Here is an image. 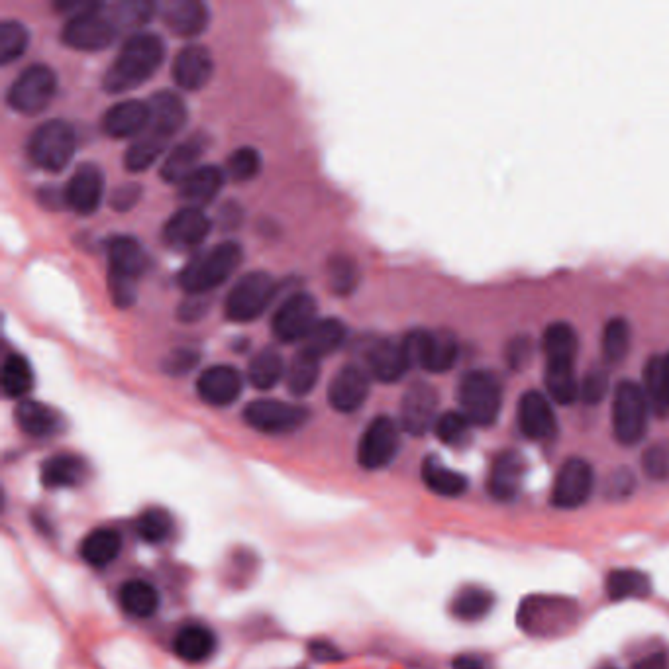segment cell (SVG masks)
<instances>
[{"instance_id": "1f68e13d", "label": "cell", "mask_w": 669, "mask_h": 669, "mask_svg": "<svg viewBox=\"0 0 669 669\" xmlns=\"http://www.w3.org/2000/svg\"><path fill=\"white\" fill-rule=\"evenodd\" d=\"M122 552V536L114 528H97L81 542L79 554L89 566H110Z\"/></svg>"}, {"instance_id": "be15d7a7", "label": "cell", "mask_w": 669, "mask_h": 669, "mask_svg": "<svg viewBox=\"0 0 669 669\" xmlns=\"http://www.w3.org/2000/svg\"><path fill=\"white\" fill-rule=\"evenodd\" d=\"M664 371H666V381H668L669 387V354L668 356H664Z\"/></svg>"}, {"instance_id": "b9f144b4", "label": "cell", "mask_w": 669, "mask_h": 669, "mask_svg": "<svg viewBox=\"0 0 669 669\" xmlns=\"http://www.w3.org/2000/svg\"><path fill=\"white\" fill-rule=\"evenodd\" d=\"M650 409L658 414H668L669 412V387L666 381V371H664V358L654 356L650 358L646 367H644V385H642Z\"/></svg>"}, {"instance_id": "ffe728a7", "label": "cell", "mask_w": 669, "mask_h": 669, "mask_svg": "<svg viewBox=\"0 0 669 669\" xmlns=\"http://www.w3.org/2000/svg\"><path fill=\"white\" fill-rule=\"evenodd\" d=\"M163 24L179 38L201 36L210 22V10L201 0H167L159 6Z\"/></svg>"}, {"instance_id": "603a6c76", "label": "cell", "mask_w": 669, "mask_h": 669, "mask_svg": "<svg viewBox=\"0 0 669 669\" xmlns=\"http://www.w3.org/2000/svg\"><path fill=\"white\" fill-rule=\"evenodd\" d=\"M214 71L212 53L205 46H187L177 53L173 63V79L183 91H199L208 85Z\"/></svg>"}, {"instance_id": "836d02e7", "label": "cell", "mask_w": 669, "mask_h": 669, "mask_svg": "<svg viewBox=\"0 0 669 669\" xmlns=\"http://www.w3.org/2000/svg\"><path fill=\"white\" fill-rule=\"evenodd\" d=\"M346 334H348V328L342 320L338 318L318 320L316 326L310 330L303 350H307L314 358L322 360L342 348Z\"/></svg>"}, {"instance_id": "3957f363", "label": "cell", "mask_w": 669, "mask_h": 669, "mask_svg": "<svg viewBox=\"0 0 669 669\" xmlns=\"http://www.w3.org/2000/svg\"><path fill=\"white\" fill-rule=\"evenodd\" d=\"M75 150V130L63 120H48L40 124L28 140V155L32 163L48 173L63 171L71 163Z\"/></svg>"}, {"instance_id": "6da1fadb", "label": "cell", "mask_w": 669, "mask_h": 669, "mask_svg": "<svg viewBox=\"0 0 669 669\" xmlns=\"http://www.w3.org/2000/svg\"><path fill=\"white\" fill-rule=\"evenodd\" d=\"M163 57L165 44L157 34L134 32L108 67L103 79L104 91L108 95H122L138 89L161 67Z\"/></svg>"}, {"instance_id": "6125c7cd", "label": "cell", "mask_w": 669, "mask_h": 669, "mask_svg": "<svg viewBox=\"0 0 669 669\" xmlns=\"http://www.w3.org/2000/svg\"><path fill=\"white\" fill-rule=\"evenodd\" d=\"M632 491V477L628 473H624V477H615L613 479V487H611V493L615 497H624Z\"/></svg>"}, {"instance_id": "94428289", "label": "cell", "mask_w": 669, "mask_h": 669, "mask_svg": "<svg viewBox=\"0 0 669 669\" xmlns=\"http://www.w3.org/2000/svg\"><path fill=\"white\" fill-rule=\"evenodd\" d=\"M452 668L454 669H487V664L479 658V656H471V654H464V656H458L454 662H452Z\"/></svg>"}, {"instance_id": "ab89813d", "label": "cell", "mask_w": 669, "mask_h": 669, "mask_svg": "<svg viewBox=\"0 0 669 669\" xmlns=\"http://www.w3.org/2000/svg\"><path fill=\"white\" fill-rule=\"evenodd\" d=\"M546 389L560 405H569L579 397L573 361H546Z\"/></svg>"}, {"instance_id": "c3c4849f", "label": "cell", "mask_w": 669, "mask_h": 669, "mask_svg": "<svg viewBox=\"0 0 669 669\" xmlns=\"http://www.w3.org/2000/svg\"><path fill=\"white\" fill-rule=\"evenodd\" d=\"M30 42V32L16 20H4L0 24V61L4 65L22 57Z\"/></svg>"}, {"instance_id": "44dd1931", "label": "cell", "mask_w": 669, "mask_h": 669, "mask_svg": "<svg viewBox=\"0 0 669 669\" xmlns=\"http://www.w3.org/2000/svg\"><path fill=\"white\" fill-rule=\"evenodd\" d=\"M150 126L148 103L130 99L110 106L103 116V132L114 140L138 138Z\"/></svg>"}, {"instance_id": "e575fe53", "label": "cell", "mask_w": 669, "mask_h": 669, "mask_svg": "<svg viewBox=\"0 0 669 669\" xmlns=\"http://www.w3.org/2000/svg\"><path fill=\"white\" fill-rule=\"evenodd\" d=\"M0 387L4 397L22 399L34 387V373L28 360L20 354H8L0 369Z\"/></svg>"}, {"instance_id": "2e32d148", "label": "cell", "mask_w": 669, "mask_h": 669, "mask_svg": "<svg viewBox=\"0 0 669 669\" xmlns=\"http://www.w3.org/2000/svg\"><path fill=\"white\" fill-rule=\"evenodd\" d=\"M103 193V171L95 163H81L63 189L65 206L83 216H89L99 210Z\"/></svg>"}, {"instance_id": "484cf974", "label": "cell", "mask_w": 669, "mask_h": 669, "mask_svg": "<svg viewBox=\"0 0 669 669\" xmlns=\"http://www.w3.org/2000/svg\"><path fill=\"white\" fill-rule=\"evenodd\" d=\"M216 634L199 622L181 626L173 638V652L187 664H203L216 652Z\"/></svg>"}, {"instance_id": "9a60e30c", "label": "cell", "mask_w": 669, "mask_h": 669, "mask_svg": "<svg viewBox=\"0 0 669 669\" xmlns=\"http://www.w3.org/2000/svg\"><path fill=\"white\" fill-rule=\"evenodd\" d=\"M595 483L593 467L581 458H571L558 471L552 501L560 509H577L587 503Z\"/></svg>"}, {"instance_id": "680465c9", "label": "cell", "mask_w": 669, "mask_h": 669, "mask_svg": "<svg viewBox=\"0 0 669 669\" xmlns=\"http://www.w3.org/2000/svg\"><path fill=\"white\" fill-rule=\"evenodd\" d=\"M208 305L210 301L206 299V295H187V299L179 307V318L183 322H195L205 316Z\"/></svg>"}, {"instance_id": "8fae6325", "label": "cell", "mask_w": 669, "mask_h": 669, "mask_svg": "<svg viewBox=\"0 0 669 669\" xmlns=\"http://www.w3.org/2000/svg\"><path fill=\"white\" fill-rule=\"evenodd\" d=\"M401 446V432L391 416H377L365 428L358 448L361 467L375 471L391 464Z\"/></svg>"}, {"instance_id": "f907efd6", "label": "cell", "mask_w": 669, "mask_h": 669, "mask_svg": "<svg viewBox=\"0 0 669 669\" xmlns=\"http://www.w3.org/2000/svg\"><path fill=\"white\" fill-rule=\"evenodd\" d=\"M469 428L471 422L467 420L464 412H444L434 424L436 436L448 446H462L469 438Z\"/></svg>"}, {"instance_id": "30bf717a", "label": "cell", "mask_w": 669, "mask_h": 669, "mask_svg": "<svg viewBox=\"0 0 669 669\" xmlns=\"http://www.w3.org/2000/svg\"><path fill=\"white\" fill-rule=\"evenodd\" d=\"M318 322V305L309 293H295L287 297L271 320L273 336L283 344L305 342L310 330Z\"/></svg>"}, {"instance_id": "ac0fdd59", "label": "cell", "mask_w": 669, "mask_h": 669, "mask_svg": "<svg viewBox=\"0 0 669 669\" xmlns=\"http://www.w3.org/2000/svg\"><path fill=\"white\" fill-rule=\"evenodd\" d=\"M242 375L230 365H212L197 379V393L210 407H230L242 395Z\"/></svg>"}, {"instance_id": "d4e9b609", "label": "cell", "mask_w": 669, "mask_h": 669, "mask_svg": "<svg viewBox=\"0 0 669 669\" xmlns=\"http://www.w3.org/2000/svg\"><path fill=\"white\" fill-rule=\"evenodd\" d=\"M150 108V130L173 138L187 124V106L185 101L173 91H159L148 101Z\"/></svg>"}, {"instance_id": "d6a6232c", "label": "cell", "mask_w": 669, "mask_h": 669, "mask_svg": "<svg viewBox=\"0 0 669 669\" xmlns=\"http://www.w3.org/2000/svg\"><path fill=\"white\" fill-rule=\"evenodd\" d=\"M120 605L134 618L154 617L159 611V591L146 579H130L120 587Z\"/></svg>"}, {"instance_id": "7c38bea8", "label": "cell", "mask_w": 669, "mask_h": 669, "mask_svg": "<svg viewBox=\"0 0 669 669\" xmlns=\"http://www.w3.org/2000/svg\"><path fill=\"white\" fill-rule=\"evenodd\" d=\"M309 418L305 407L275 399H258L244 409L246 424L261 434H289L303 428Z\"/></svg>"}, {"instance_id": "74e56055", "label": "cell", "mask_w": 669, "mask_h": 669, "mask_svg": "<svg viewBox=\"0 0 669 669\" xmlns=\"http://www.w3.org/2000/svg\"><path fill=\"white\" fill-rule=\"evenodd\" d=\"M287 373L283 356L275 348H263L250 361L248 379L259 391L273 389Z\"/></svg>"}, {"instance_id": "4316f807", "label": "cell", "mask_w": 669, "mask_h": 669, "mask_svg": "<svg viewBox=\"0 0 669 669\" xmlns=\"http://www.w3.org/2000/svg\"><path fill=\"white\" fill-rule=\"evenodd\" d=\"M106 252H108V263H110L108 273H116V275L138 281L148 271V265H150L148 254L144 252L140 242L130 236H114L108 242Z\"/></svg>"}, {"instance_id": "f1b7e54d", "label": "cell", "mask_w": 669, "mask_h": 669, "mask_svg": "<svg viewBox=\"0 0 669 669\" xmlns=\"http://www.w3.org/2000/svg\"><path fill=\"white\" fill-rule=\"evenodd\" d=\"M89 475V465L77 454H55L42 464V483L48 489H69L81 485Z\"/></svg>"}, {"instance_id": "f35d334b", "label": "cell", "mask_w": 669, "mask_h": 669, "mask_svg": "<svg viewBox=\"0 0 669 669\" xmlns=\"http://www.w3.org/2000/svg\"><path fill=\"white\" fill-rule=\"evenodd\" d=\"M422 481L430 491L442 497H460L467 489L465 475L444 467L436 458H428L422 464Z\"/></svg>"}, {"instance_id": "f5cc1de1", "label": "cell", "mask_w": 669, "mask_h": 669, "mask_svg": "<svg viewBox=\"0 0 669 669\" xmlns=\"http://www.w3.org/2000/svg\"><path fill=\"white\" fill-rule=\"evenodd\" d=\"M642 467L646 475L654 481H664L669 477V446L668 444H654L646 450L642 458Z\"/></svg>"}, {"instance_id": "52a82bcc", "label": "cell", "mask_w": 669, "mask_h": 669, "mask_svg": "<svg viewBox=\"0 0 669 669\" xmlns=\"http://www.w3.org/2000/svg\"><path fill=\"white\" fill-rule=\"evenodd\" d=\"M55 91L57 77L52 67L44 63H34L26 67L10 85L6 101L12 110L26 116H36L52 104Z\"/></svg>"}, {"instance_id": "e0dca14e", "label": "cell", "mask_w": 669, "mask_h": 669, "mask_svg": "<svg viewBox=\"0 0 669 669\" xmlns=\"http://www.w3.org/2000/svg\"><path fill=\"white\" fill-rule=\"evenodd\" d=\"M369 397V373L360 365H344L328 387V403L344 414L356 412Z\"/></svg>"}, {"instance_id": "f546056e", "label": "cell", "mask_w": 669, "mask_h": 669, "mask_svg": "<svg viewBox=\"0 0 669 669\" xmlns=\"http://www.w3.org/2000/svg\"><path fill=\"white\" fill-rule=\"evenodd\" d=\"M14 416L20 430L32 438H50L61 430V414L40 401H20Z\"/></svg>"}, {"instance_id": "60d3db41", "label": "cell", "mask_w": 669, "mask_h": 669, "mask_svg": "<svg viewBox=\"0 0 669 669\" xmlns=\"http://www.w3.org/2000/svg\"><path fill=\"white\" fill-rule=\"evenodd\" d=\"M652 591L648 575L636 569H615L607 577V593L613 601L644 599Z\"/></svg>"}, {"instance_id": "91938a15", "label": "cell", "mask_w": 669, "mask_h": 669, "mask_svg": "<svg viewBox=\"0 0 669 669\" xmlns=\"http://www.w3.org/2000/svg\"><path fill=\"white\" fill-rule=\"evenodd\" d=\"M309 654L312 660L324 662V664L336 662V660L342 658L340 650L332 642H328V640H314V642H310Z\"/></svg>"}, {"instance_id": "8992f818", "label": "cell", "mask_w": 669, "mask_h": 669, "mask_svg": "<svg viewBox=\"0 0 669 669\" xmlns=\"http://www.w3.org/2000/svg\"><path fill=\"white\" fill-rule=\"evenodd\" d=\"M650 403L642 385L634 381L618 383L613 399V430L620 444H638L648 428Z\"/></svg>"}, {"instance_id": "4dcf8cb0", "label": "cell", "mask_w": 669, "mask_h": 669, "mask_svg": "<svg viewBox=\"0 0 669 669\" xmlns=\"http://www.w3.org/2000/svg\"><path fill=\"white\" fill-rule=\"evenodd\" d=\"M524 477V460L516 452H503L491 469L489 493L499 501L515 499Z\"/></svg>"}, {"instance_id": "6f0895ef", "label": "cell", "mask_w": 669, "mask_h": 669, "mask_svg": "<svg viewBox=\"0 0 669 669\" xmlns=\"http://www.w3.org/2000/svg\"><path fill=\"white\" fill-rule=\"evenodd\" d=\"M607 393V375L601 371L587 373L583 383L579 385V395L585 403H599Z\"/></svg>"}, {"instance_id": "d6986e66", "label": "cell", "mask_w": 669, "mask_h": 669, "mask_svg": "<svg viewBox=\"0 0 669 669\" xmlns=\"http://www.w3.org/2000/svg\"><path fill=\"white\" fill-rule=\"evenodd\" d=\"M365 363H367V373L381 383L399 381L412 367L403 340L395 342L389 338L375 340L367 348Z\"/></svg>"}, {"instance_id": "f6af8a7d", "label": "cell", "mask_w": 669, "mask_h": 669, "mask_svg": "<svg viewBox=\"0 0 669 669\" xmlns=\"http://www.w3.org/2000/svg\"><path fill=\"white\" fill-rule=\"evenodd\" d=\"M360 283V265L356 259L338 254L328 261V285L338 297H348Z\"/></svg>"}, {"instance_id": "681fc988", "label": "cell", "mask_w": 669, "mask_h": 669, "mask_svg": "<svg viewBox=\"0 0 669 669\" xmlns=\"http://www.w3.org/2000/svg\"><path fill=\"white\" fill-rule=\"evenodd\" d=\"M630 348V326L624 318H611L603 328V354L613 363L624 360Z\"/></svg>"}, {"instance_id": "7dc6e473", "label": "cell", "mask_w": 669, "mask_h": 669, "mask_svg": "<svg viewBox=\"0 0 669 669\" xmlns=\"http://www.w3.org/2000/svg\"><path fill=\"white\" fill-rule=\"evenodd\" d=\"M106 10L114 26L122 30V28H140L142 24H146L157 10V6L154 2H144V0H124L114 6H106Z\"/></svg>"}, {"instance_id": "bcb514c9", "label": "cell", "mask_w": 669, "mask_h": 669, "mask_svg": "<svg viewBox=\"0 0 669 669\" xmlns=\"http://www.w3.org/2000/svg\"><path fill=\"white\" fill-rule=\"evenodd\" d=\"M173 528H175L173 516L161 507L146 509L136 520L138 536L148 544H163L165 540L171 538Z\"/></svg>"}, {"instance_id": "5bb4252c", "label": "cell", "mask_w": 669, "mask_h": 669, "mask_svg": "<svg viewBox=\"0 0 669 669\" xmlns=\"http://www.w3.org/2000/svg\"><path fill=\"white\" fill-rule=\"evenodd\" d=\"M438 420V393L426 381H416L401 401V424L412 436H424Z\"/></svg>"}, {"instance_id": "83f0119b", "label": "cell", "mask_w": 669, "mask_h": 669, "mask_svg": "<svg viewBox=\"0 0 669 669\" xmlns=\"http://www.w3.org/2000/svg\"><path fill=\"white\" fill-rule=\"evenodd\" d=\"M224 179L226 173L220 167L203 165L179 185V197L185 205L203 210L218 197Z\"/></svg>"}, {"instance_id": "9c48e42d", "label": "cell", "mask_w": 669, "mask_h": 669, "mask_svg": "<svg viewBox=\"0 0 669 669\" xmlns=\"http://www.w3.org/2000/svg\"><path fill=\"white\" fill-rule=\"evenodd\" d=\"M411 365L430 373H444L458 360L456 336L448 330H412L403 338Z\"/></svg>"}, {"instance_id": "db71d44e", "label": "cell", "mask_w": 669, "mask_h": 669, "mask_svg": "<svg viewBox=\"0 0 669 669\" xmlns=\"http://www.w3.org/2000/svg\"><path fill=\"white\" fill-rule=\"evenodd\" d=\"M108 291H110L114 305L120 309H128L136 303L138 287L134 279H128L116 273H108Z\"/></svg>"}, {"instance_id": "cb8c5ba5", "label": "cell", "mask_w": 669, "mask_h": 669, "mask_svg": "<svg viewBox=\"0 0 669 669\" xmlns=\"http://www.w3.org/2000/svg\"><path fill=\"white\" fill-rule=\"evenodd\" d=\"M205 136L195 134L185 142L177 144L161 163L159 175L169 185H181L189 175L199 169V159L205 154Z\"/></svg>"}, {"instance_id": "8d00e7d4", "label": "cell", "mask_w": 669, "mask_h": 669, "mask_svg": "<svg viewBox=\"0 0 669 669\" xmlns=\"http://www.w3.org/2000/svg\"><path fill=\"white\" fill-rule=\"evenodd\" d=\"M320 377V360L307 350H299L287 367L285 383L293 397H307Z\"/></svg>"}, {"instance_id": "7402d4cb", "label": "cell", "mask_w": 669, "mask_h": 669, "mask_svg": "<svg viewBox=\"0 0 669 669\" xmlns=\"http://www.w3.org/2000/svg\"><path fill=\"white\" fill-rule=\"evenodd\" d=\"M518 426L532 440H548L556 434V414L546 395L528 391L518 401Z\"/></svg>"}, {"instance_id": "7a4b0ae2", "label": "cell", "mask_w": 669, "mask_h": 669, "mask_svg": "<svg viewBox=\"0 0 669 669\" xmlns=\"http://www.w3.org/2000/svg\"><path fill=\"white\" fill-rule=\"evenodd\" d=\"M244 259L242 248L236 242H222L206 252L195 254L181 269L179 285L187 295H208L226 283Z\"/></svg>"}, {"instance_id": "277c9868", "label": "cell", "mask_w": 669, "mask_h": 669, "mask_svg": "<svg viewBox=\"0 0 669 669\" xmlns=\"http://www.w3.org/2000/svg\"><path fill=\"white\" fill-rule=\"evenodd\" d=\"M458 401L471 424L489 426L501 412V385L499 379L483 369L465 373L458 387Z\"/></svg>"}, {"instance_id": "816d5d0a", "label": "cell", "mask_w": 669, "mask_h": 669, "mask_svg": "<svg viewBox=\"0 0 669 669\" xmlns=\"http://www.w3.org/2000/svg\"><path fill=\"white\" fill-rule=\"evenodd\" d=\"M261 171V155L254 148H238L226 161V175L234 181H252Z\"/></svg>"}, {"instance_id": "ba28073f", "label": "cell", "mask_w": 669, "mask_h": 669, "mask_svg": "<svg viewBox=\"0 0 669 669\" xmlns=\"http://www.w3.org/2000/svg\"><path fill=\"white\" fill-rule=\"evenodd\" d=\"M104 10V4H97L95 8L69 18L61 30V42L77 52L106 50L120 30Z\"/></svg>"}, {"instance_id": "ee69618b", "label": "cell", "mask_w": 669, "mask_h": 669, "mask_svg": "<svg viewBox=\"0 0 669 669\" xmlns=\"http://www.w3.org/2000/svg\"><path fill=\"white\" fill-rule=\"evenodd\" d=\"M546 361H573L577 350L575 330L567 322H554L546 328L542 338Z\"/></svg>"}, {"instance_id": "5b68a950", "label": "cell", "mask_w": 669, "mask_h": 669, "mask_svg": "<svg viewBox=\"0 0 669 669\" xmlns=\"http://www.w3.org/2000/svg\"><path fill=\"white\" fill-rule=\"evenodd\" d=\"M277 295L275 279L265 271L246 273L236 281L224 301V314L232 322H252L271 305Z\"/></svg>"}, {"instance_id": "7bdbcfd3", "label": "cell", "mask_w": 669, "mask_h": 669, "mask_svg": "<svg viewBox=\"0 0 669 669\" xmlns=\"http://www.w3.org/2000/svg\"><path fill=\"white\" fill-rule=\"evenodd\" d=\"M452 615L465 622L481 620L493 609V595L483 587H465L452 599Z\"/></svg>"}, {"instance_id": "d590c367", "label": "cell", "mask_w": 669, "mask_h": 669, "mask_svg": "<svg viewBox=\"0 0 669 669\" xmlns=\"http://www.w3.org/2000/svg\"><path fill=\"white\" fill-rule=\"evenodd\" d=\"M167 138L157 134L154 130H146L142 136H138L126 150L124 154V167L130 173H140L146 171L154 165L157 157L165 152L167 148Z\"/></svg>"}, {"instance_id": "9f6ffc18", "label": "cell", "mask_w": 669, "mask_h": 669, "mask_svg": "<svg viewBox=\"0 0 669 669\" xmlns=\"http://www.w3.org/2000/svg\"><path fill=\"white\" fill-rule=\"evenodd\" d=\"M144 195V189L142 185L138 183H126V185H118L114 191H112V197H110V206L118 212H126V210H132L134 206L138 205V201L142 199Z\"/></svg>"}, {"instance_id": "11a10c76", "label": "cell", "mask_w": 669, "mask_h": 669, "mask_svg": "<svg viewBox=\"0 0 669 669\" xmlns=\"http://www.w3.org/2000/svg\"><path fill=\"white\" fill-rule=\"evenodd\" d=\"M201 360V354L193 348H177L173 350L165 360H163V371L167 375L179 377L189 373L197 363Z\"/></svg>"}, {"instance_id": "4fadbf2b", "label": "cell", "mask_w": 669, "mask_h": 669, "mask_svg": "<svg viewBox=\"0 0 669 669\" xmlns=\"http://www.w3.org/2000/svg\"><path fill=\"white\" fill-rule=\"evenodd\" d=\"M212 230V222L201 208L185 206L177 210L163 226V240L171 250L193 252Z\"/></svg>"}]
</instances>
